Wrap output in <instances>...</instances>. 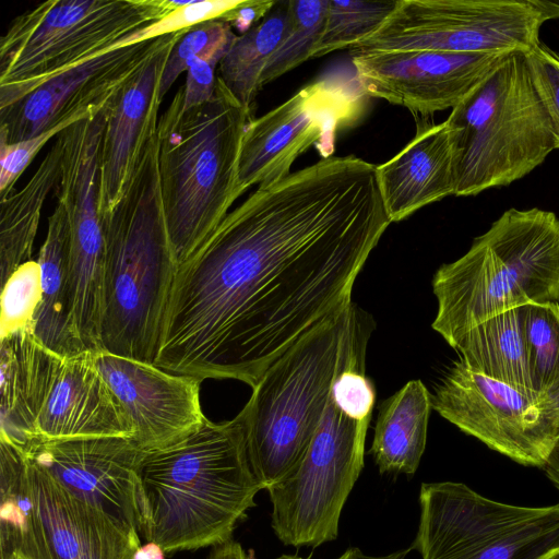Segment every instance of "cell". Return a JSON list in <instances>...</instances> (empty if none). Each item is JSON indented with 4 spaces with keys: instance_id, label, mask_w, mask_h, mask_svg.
Instances as JSON below:
<instances>
[{
    "instance_id": "cell-39",
    "label": "cell",
    "mask_w": 559,
    "mask_h": 559,
    "mask_svg": "<svg viewBox=\"0 0 559 559\" xmlns=\"http://www.w3.org/2000/svg\"><path fill=\"white\" fill-rule=\"evenodd\" d=\"M275 1H239L218 20L236 27L242 34L258 24L271 10Z\"/></svg>"
},
{
    "instance_id": "cell-8",
    "label": "cell",
    "mask_w": 559,
    "mask_h": 559,
    "mask_svg": "<svg viewBox=\"0 0 559 559\" xmlns=\"http://www.w3.org/2000/svg\"><path fill=\"white\" fill-rule=\"evenodd\" d=\"M179 5L174 0H49L15 16L0 40V108L110 51Z\"/></svg>"
},
{
    "instance_id": "cell-34",
    "label": "cell",
    "mask_w": 559,
    "mask_h": 559,
    "mask_svg": "<svg viewBox=\"0 0 559 559\" xmlns=\"http://www.w3.org/2000/svg\"><path fill=\"white\" fill-rule=\"evenodd\" d=\"M238 3L239 1L235 0L180 1V5L174 11L153 24L120 39L111 47L110 51L135 43L186 31L206 21L217 20Z\"/></svg>"
},
{
    "instance_id": "cell-32",
    "label": "cell",
    "mask_w": 559,
    "mask_h": 559,
    "mask_svg": "<svg viewBox=\"0 0 559 559\" xmlns=\"http://www.w3.org/2000/svg\"><path fill=\"white\" fill-rule=\"evenodd\" d=\"M0 337L19 332L34 333V321L41 300L40 266L31 260L20 265L1 286Z\"/></svg>"
},
{
    "instance_id": "cell-38",
    "label": "cell",
    "mask_w": 559,
    "mask_h": 559,
    "mask_svg": "<svg viewBox=\"0 0 559 559\" xmlns=\"http://www.w3.org/2000/svg\"><path fill=\"white\" fill-rule=\"evenodd\" d=\"M332 397L347 413L357 418H368L372 415L376 391L365 371H346L338 376Z\"/></svg>"
},
{
    "instance_id": "cell-12",
    "label": "cell",
    "mask_w": 559,
    "mask_h": 559,
    "mask_svg": "<svg viewBox=\"0 0 559 559\" xmlns=\"http://www.w3.org/2000/svg\"><path fill=\"white\" fill-rule=\"evenodd\" d=\"M368 96L356 85L336 79L314 81L285 103L248 121L240 148L238 191L269 185L290 174L296 158L314 146L332 157L340 131L365 115Z\"/></svg>"
},
{
    "instance_id": "cell-13",
    "label": "cell",
    "mask_w": 559,
    "mask_h": 559,
    "mask_svg": "<svg viewBox=\"0 0 559 559\" xmlns=\"http://www.w3.org/2000/svg\"><path fill=\"white\" fill-rule=\"evenodd\" d=\"M432 408L466 435L512 461L543 467L559 436L542 396L455 361L431 396Z\"/></svg>"
},
{
    "instance_id": "cell-16",
    "label": "cell",
    "mask_w": 559,
    "mask_h": 559,
    "mask_svg": "<svg viewBox=\"0 0 559 559\" xmlns=\"http://www.w3.org/2000/svg\"><path fill=\"white\" fill-rule=\"evenodd\" d=\"M26 457L78 498L107 513L140 543L135 472L143 450L131 437L31 439Z\"/></svg>"
},
{
    "instance_id": "cell-2",
    "label": "cell",
    "mask_w": 559,
    "mask_h": 559,
    "mask_svg": "<svg viewBox=\"0 0 559 559\" xmlns=\"http://www.w3.org/2000/svg\"><path fill=\"white\" fill-rule=\"evenodd\" d=\"M260 490L240 418H206L185 437L142 452L135 472L139 534L166 554L222 545Z\"/></svg>"
},
{
    "instance_id": "cell-25",
    "label": "cell",
    "mask_w": 559,
    "mask_h": 559,
    "mask_svg": "<svg viewBox=\"0 0 559 559\" xmlns=\"http://www.w3.org/2000/svg\"><path fill=\"white\" fill-rule=\"evenodd\" d=\"M454 349L469 369L538 395L531 376L522 307L478 323L463 335Z\"/></svg>"
},
{
    "instance_id": "cell-15",
    "label": "cell",
    "mask_w": 559,
    "mask_h": 559,
    "mask_svg": "<svg viewBox=\"0 0 559 559\" xmlns=\"http://www.w3.org/2000/svg\"><path fill=\"white\" fill-rule=\"evenodd\" d=\"M165 38L166 35L98 55L0 108V143L29 140L61 123L73 124L97 112Z\"/></svg>"
},
{
    "instance_id": "cell-10",
    "label": "cell",
    "mask_w": 559,
    "mask_h": 559,
    "mask_svg": "<svg viewBox=\"0 0 559 559\" xmlns=\"http://www.w3.org/2000/svg\"><path fill=\"white\" fill-rule=\"evenodd\" d=\"M370 419L350 415L331 394L301 460L266 489L271 525L284 545L316 548L337 538L342 510L364 467Z\"/></svg>"
},
{
    "instance_id": "cell-42",
    "label": "cell",
    "mask_w": 559,
    "mask_h": 559,
    "mask_svg": "<svg viewBox=\"0 0 559 559\" xmlns=\"http://www.w3.org/2000/svg\"><path fill=\"white\" fill-rule=\"evenodd\" d=\"M543 468L548 479L559 489V436Z\"/></svg>"
},
{
    "instance_id": "cell-28",
    "label": "cell",
    "mask_w": 559,
    "mask_h": 559,
    "mask_svg": "<svg viewBox=\"0 0 559 559\" xmlns=\"http://www.w3.org/2000/svg\"><path fill=\"white\" fill-rule=\"evenodd\" d=\"M288 1H275L269 13L249 31L237 35L218 64L217 76L252 115L261 87V75L278 46L287 15Z\"/></svg>"
},
{
    "instance_id": "cell-29",
    "label": "cell",
    "mask_w": 559,
    "mask_h": 559,
    "mask_svg": "<svg viewBox=\"0 0 559 559\" xmlns=\"http://www.w3.org/2000/svg\"><path fill=\"white\" fill-rule=\"evenodd\" d=\"M328 9L329 0H288L284 31L261 75V87L311 58L322 36Z\"/></svg>"
},
{
    "instance_id": "cell-33",
    "label": "cell",
    "mask_w": 559,
    "mask_h": 559,
    "mask_svg": "<svg viewBox=\"0 0 559 559\" xmlns=\"http://www.w3.org/2000/svg\"><path fill=\"white\" fill-rule=\"evenodd\" d=\"M236 37L233 27L218 19L186 31L174 45L166 61L159 88L160 99L163 100L179 75L188 70L194 58L217 48H230Z\"/></svg>"
},
{
    "instance_id": "cell-4",
    "label": "cell",
    "mask_w": 559,
    "mask_h": 559,
    "mask_svg": "<svg viewBox=\"0 0 559 559\" xmlns=\"http://www.w3.org/2000/svg\"><path fill=\"white\" fill-rule=\"evenodd\" d=\"M373 329L372 317L352 301L300 337L252 388L237 416L262 489L283 479L301 460L338 376L365 371Z\"/></svg>"
},
{
    "instance_id": "cell-45",
    "label": "cell",
    "mask_w": 559,
    "mask_h": 559,
    "mask_svg": "<svg viewBox=\"0 0 559 559\" xmlns=\"http://www.w3.org/2000/svg\"><path fill=\"white\" fill-rule=\"evenodd\" d=\"M165 554L159 545L146 542L133 552L132 559H165Z\"/></svg>"
},
{
    "instance_id": "cell-44",
    "label": "cell",
    "mask_w": 559,
    "mask_h": 559,
    "mask_svg": "<svg viewBox=\"0 0 559 559\" xmlns=\"http://www.w3.org/2000/svg\"><path fill=\"white\" fill-rule=\"evenodd\" d=\"M532 3L539 12L544 23L559 17V0H532Z\"/></svg>"
},
{
    "instance_id": "cell-27",
    "label": "cell",
    "mask_w": 559,
    "mask_h": 559,
    "mask_svg": "<svg viewBox=\"0 0 559 559\" xmlns=\"http://www.w3.org/2000/svg\"><path fill=\"white\" fill-rule=\"evenodd\" d=\"M60 146L55 140L26 185L0 201L1 286L20 265L32 260L45 200L60 177Z\"/></svg>"
},
{
    "instance_id": "cell-24",
    "label": "cell",
    "mask_w": 559,
    "mask_h": 559,
    "mask_svg": "<svg viewBox=\"0 0 559 559\" xmlns=\"http://www.w3.org/2000/svg\"><path fill=\"white\" fill-rule=\"evenodd\" d=\"M431 395L411 380L381 403L370 453L381 474L414 475L425 452Z\"/></svg>"
},
{
    "instance_id": "cell-5",
    "label": "cell",
    "mask_w": 559,
    "mask_h": 559,
    "mask_svg": "<svg viewBox=\"0 0 559 559\" xmlns=\"http://www.w3.org/2000/svg\"><path fill=\"white\" fill-rule=\"evenodd\" d=\"M252 119L219 78L213 97L185 108L181 86L158 118V169L178 266L212 235L240 197L242 136Z\"/></svg>"
},
{
    "instance_id": "cell-23",
    "label": "cell",
    "mask_w": 559,
    "mask_h": 559,
    "mask_svg": "<svg viewBox=\"0 0 559 559\" xmlns=\"http://www.w3.org/2000/svg\"><path fill=\"white\" fill-rule=\"evenodd\" d=\"M37 262L40 266L41 300L34 321V334L62 358L78 355L80 347L72 324L70 276V226L64 206L57 205L48 217L47 235Z\"/></svg>"
},
{
    "instance_id": "cell-18",
    "label": "cell",
    "mask_w": 559,
    "mask_h": 559,
    "mask_svg": "<svg viewBox=\"0 0 559 559\" xmlns=\"http://www.w3.org/2000/svg\"><path fill=\"white\" fill-rule=\"evenodd\" d=\"M186 31L166 35L160 47L109 100L100 155V216L122 197L143 142L157 126L164 68Z\"/></svg>"
},
{
    "instance_id": "cell-20",
    "label": "cell",
    "mask_w": 559,
    "mask_h": 559,
    "mask_svg": "<svg viewBox=\"0 0 559 559\" xmlns=\"http://www.w3.org/2000/svg\"><path fill=\"white\" fill-rule=\"evenodd\" d=\"M131 437V425L99 372L94 352L62 359L32 439Z\"/></svg>"
},
{
    "instance_id": "cell-46",
    "label": "cell",
    "mask_w": 559,
    "mask_h": 559,
    "mask_svg": "<svg viewBox=\"0 0 559 559\" xmlns=\"http://www.w3.org/2000/svg\"><path fill=\"white\" fill-rule=\"evenodd\" d=\"M539 559H559V547L544 555Z\"/></svg>"
},
{
    "instance_id": "cell-40",
    "label": "cell",
    "mask_w": 559,
    "mask_h": 559,
    "mask_svg": "<svg viewBox=\"0 0 559 559\" xmlns=\"http://www.w3.org/2000/svg\"><path fill=\"white\" fill-rule=\"evenodd\" d=\"M209 559H254L253 552H246L237 542L229 540L215 546Z\"/></svg>"
},
{
    "instance_id": "cell-14",
    "label": "cell",
    "mask_w": 559,
    "mask_h": 559,
    "mask_svg": "<svg viewBox=\"0 0 559 559\" xmlns=\"http://www.w3.org/2000/svg\"><path fill=\"white\" fill-rule=\"evenodd\" d=\"M510 53L433 50L367 51L352 55L356 80L368 97L431 117L454 108Z\"/></svg>"
},
{
    "instance_id": "cell-36",
    "label": "cell",
    "mask_w": 559,
    "mask_h": 559,
    "mask_svg": "<svg viewBox=\"0 0 559 559\" xmlns=\"http://www.w3.org/2000/svg\"><path fill=\"white\" fill-rule=\"evenodd\" d=\"M70 126L61 123L29 140L13 144L0 143V201L14 192L16 180L44 145Z\"/></svg>"
},
{
    "instance_id": "cell-1",
    "label": "cell",
    "mask_w": 559,
    "mask_h": 559,
    "mask_svg": "<svg viewBox=\"0 0 559 559\" xmlns=\"http://www.w3.org/2000/svg\"><path fill=\"white\" fill-rule=\"evenodd\" d=\"M377 166L321 158L261 185L178 266L154 365L255 385L352 300L391 224Z\"/></svg>"
},
{
    "instance_id": "cell-30",
    "label": "cell",
    "mask_w": 559,
    "mask_h": 559,
    "mask_svg": "<svg viewBox=\"0 0 559 559\" xmlns=\"http://www.w3.org/2000/svg\"><path fill=\"white\" fill-rule=\"evenodd\" d=\"M397 1L329 0L324 29L311 58L361 43L385 22Z\"/></svg>"
},
{
    "instance_id": "cell-37",
    "label": "cell",
    "mask_w": 559,
    "mask_h": 559,
    "mask_svg": "<svg viewBox=\"0 0 559 559\" xmlns=\"http://www.w3.org/2000/svg\"><path fill=\"white\" fill-rule=\"evenodd\" d=\"M229 48H217L194 58L188 67L183 85V106L191 108L209 102L215 92V72Z\"/></svg>"
},
{
    "instance_id": "cell-9",
    "label": "cell",
    "mask_w": 559,
    "mask_h": 559,
    "mask_svg": "<svg viewBox=\"0 0 559 559\" xmlns=\"http://www.w3.org/2000/svg\"><path fill=\"white\" fill-rule=\"evenodd\" d=\"M411 549L423 559H539L559 547V503L522 507L461 483L423 484Z\"/></svg>"
},
{
    "instance_id": "cell-21",
    "label": "cell",
    "mask_w": 559,
    "mask_h": 559,
    "mask_svg": "<svg viewBox=\"0 0 559 559\" xmlns=\"http://www.w3.org/2000/svg\"><path fill=\"white\" fill-rule=\"evenodd\" d=\"M416 134L394 157L377 166L382 199L391 222L454 194L452 148L445 121L415 116Z\"/></svg>"
},
{
    "instance_id": "cell-6",
    "label": "cell",
    "mask_w": 559,
    "mask_h": 559,
    "mask_svg": "<svg viewBox=\"0 0 559 559\" xmlns=\"http://www.w3.org/2000/svg\"><path fill=\"white\" fill-rule=\"evenodd\" d=\"M432 329L454 349L472 328L531 304L559 302V218L507 210L469 250L433 275Z\"/></svg>"
},
{
    "instance_id": "cell-11",
    "label": "cell",
    "mask_w": 559,
    "mask_h": 559,
    "mask_svg": "<svg viewBox=\"0 0 559 559\" xmlns=\"http://www.w3.org/2000/svg\"><path fill=\"white\" fill-rule=\"evenodd\" d=\"M543 24L532 0H399L350 52L525 53L539 43Z\"/></svg>"
},
{
    "instance_id": "cell-22",
    "label": "cell",
    "mask_w": 559,
    "mask_h": 559,
    "mask_svg": "<svg viewBox=\"0 0 559 559\" xmlns=\"http://www.w3.org/2000/svg\"><path fill=\"white\" fill-rule=\"evenodd\" d=\"M62 359L31 331L0 337V440L23 448L32 439Z\"/></svg>"
},
{
    "instance_id": "cell-43",
    "label": "cell",
    "mask_w": 559,
    "mask_h": 559,
    "mask_svg": "<svg viewBox=\"0 0 559 559\" xmlns=\"http://www.w3.org/2000/svg\"><path fill=\"white\" fill-rule=\"evenodd\" d=\"M409 549H402L390 555L374 557L365 555L359 548H349L336 559H405Z\"/></svg>"
},
{
    "instance_id": "cell-31",
    "label": "cell",
    "mask_w": 559,
    "mask_h": 559,
    "mask_svg": "<svg viewBox=\"0 0 559 559\" xmlns=\"http://www.w3.org/2000/svg\"><path fill=\"white\" fill-rule=\"evenodd\" d=\"M534 391L543 395L559 381V302L522 307Z\"/></svg>"
},
{
    "instance_id": "cell-41",
    "label": "cell",
    "mask_w": 559,
    "mask_h": 559,
    "mask_svg": "<svg viewBox=\"0 0 559 559\" xmlns=\"http://www.w3.org/2000/svg\"><path fill=\"white\" fill-rule=\"evenodd\" d=\"M542 402L559 431V381L543 395Z\"/></svg>"
},
{
    "instance_id": "cell-19",
    "label": "cell",
    "mask_w": 559,
    "mask_h": 559,
    "mask_svg": "<svg viewBox=\"0 0 559 559\" xmlns=\"http://www.w3.org/2000/svg\"><path fill=\"white\" fill-rule=\"evenodd\" d=\"M28 472L47 559H132L141 544L107 513L72 495L29 460Z\"/></svg>"
},
{
    "instance_id": "cell-3",
    "label": "cell",
    "mask_w": 559,
    "mask_h": 559,
    "mask_svg": "<svg viewBox=\"0 0 559 559\" xmlns=\"http://www.w3.org/2000/svg\"><path fill=\"white\" fill-rule=\"evenodd\" d=\"M100 217V350L154 364L178 270L163 206L157 126L143 142L122 197Z\"/></svg>"
},
{
    "instance_id": "cell-7",
    "label": "cell",
    "mask_w": 559,
    "mask_h": 559,
    "mask_svg": "<svg viewBox=\"0 0 559 559\" xmlns=\"http://www.w3.org/2000/svg\"><path fill=\"white\" fill-rule=\"evenodd\" d=\"M445 124L459 197L508 186L555 150L550 120L520 51L456 105Z\"/></svg>"
},
{
    "instance_id": "cell-35",
    "label": "cell",
    "mask_w": 559,
    "mask_h": 559,
    "mask_svg": "<svg viewBox=\"0 0 559 559\" xmlns=\"http://www.w3.org/2000/svg\"><path fill=\"white\" fill-rule=\"evenodd\" d=\"M524 55L531 80L552 127L555 148H559V53L539 41Z\"/></svg>"
},
{
    "instance_id": "cell-17",
    "label": "cell",
    "mask_w": 559,
    "mask_h": 559,
    "mask_svg": "<svg viewBox=\"0 0 559 559\" xmlns=\"http://www.w3.org/2000/svg\"><path fill=\"white\" fill-rule=\"evenodd\" d=\"M94 358L143 451L169 444L205 421L198 378L103 350L94 352Z\"/></svg>"
},
{
    "instance_id": "cell-26",
    "label": "cell",
    "mask_w": 559,
    "mask_h": 559,
    "mask_svg": "<svg viewBox=\"0 0 559 559\" xmlns=\"http://www.w3.org/2000/svg\"><path fill=\"white\" fill-rule=\"evenodd\" d=\"M1 559H47L38 528L28 460L23 450L0 440Z\"/></svg>"
},
{
    "instance_id": "cell-47",
    "label": "cell",
    "mask_w": 559,
    "mask_h": 559,
    "mask_svg": "<svg viewBox=\"0 0 559 559\" xmlns=\"http://www.w3.org/2000/svg\"><path fill=\"white\" fill-rule=\"evenodd\" d=\"M277 559H305V558H301V557H298V556L284 555V556H281Z\"/></svg>"
}]
</instances>
